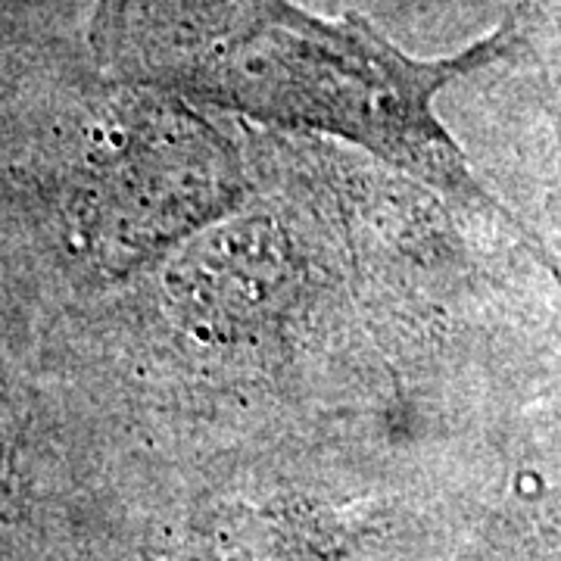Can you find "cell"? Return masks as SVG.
I'll use <instances>...</instances> for the list:
<instances>
[{"label":"cell","instance_id":"6da1fadb","mask_svg":"<svg viewBox=\"0 0 561 561\" xmlns=\"http://www.w3.org/2000/svg\"><path fill=\"white\" fill-rule=\"evenodd\" d=\"M113 28L119 62L140 79L341 131L449 197L468 194L431 113L459 62L405 60L356 22H316L280 0H119Z\"/></svg>","mask_w":561,"mask_h":561}]
</instances>
